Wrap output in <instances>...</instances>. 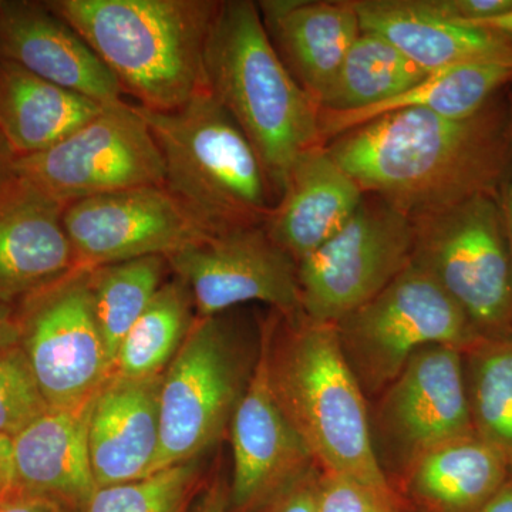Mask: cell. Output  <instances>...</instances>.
Instances as JSON below:
<instances>
[{"mask_svg": "<svg viewBox=\"0 0 512 512\" xmlns=\"http://www.w3.org/2000/svg\"><path fill=\"white\" fill-rule=\"evenodd\" d=\"M325 147L363 194L412 222L473 198L503 197L512 178L508 104L500 94L466 119L426 110L384 114Z\"/></svg>", "mask_w": 512, "mask_h": 512, "instance_id": "obj_1", "label": "cell"}, {"mask_svg": "<svg viewBox=\"0 0 512 512\" xmlns=\"http://www.w3.org/2000/svg\"><path fill=\"white\" fill-rule=\"evenodd\" d=\"M264 332L276 400L320 470L396 491L377 461L367 397L343 356L335 323L276 313Z\"/></svg>", "mask_w": 512, "mask_h": 512, "instance_id": "obj_2", "label": "cell"}, {"mask_svg": "<svg viewBox=\"0 0 512 512\" xmlns=\"http://www.w3.org/2000/svg\"><path fill=\"white\" fill-rule=\"evenodd\" d=\"M204 67L207 89L244 131L281 197L293 163L323 146L320 109L282 62L255 2H220Z\"/></svg>", "mask_w": 512, "mask_h": 512, "instance_id": "obj_3", "label": "cell"}, {"mask_svg": "<svg viewBox=\"0 0 512 512\" xmlns=\"http://www.w3.org/2000/svg\"><path fill=\"white\" fill-rule=\"evenodd\" d=\"M70 26L148 110L183 106L205 84L215 0H53Z\"/></svg>", "mask_w": 512, "mask_h": 512, "instance_id": "obj_4", "label": "cell"}, {"mask_svg": "<svg viewBox=\"0 0 512 512\" xmlns=\"http://www.w3.org/2000/svg\"><path fill=\"white\" fill-rule=\"evenodd\" d=\"M163 157L165 188L217 234L264 224L275 192L244 131L205 87L183 106H137Z\"/></svg>", "mask_w": 512, "mask_h": 512, "instance_id": "obj_5", "label": "cell"}, {"mask_svg": "<svg viewBox=\"0 0 512 512\" xmlns=\"http://www.w3.org/2000/svg\"><path fill=\"white\" fill-rule=\"evenodd\" d=\"M254 348L227 312L195 319L161 380L154 473L201 460L221 439L254 373Z\"/></svg>", "mask_w": 512, "mask_h": 512, "instance_id": "obj_6", "label": "cell"}, {"mask_svg": "<svg viewBox=\"0 0 512 512\" xmlns=\"http://www.w3.org/2000/svg\"><path fill=\"white\" fill-rule=\"evenodd\" d=\"M335 328L367 400L377 399L417 350L443 345L466 352L484 339L443 286L414 261Z\"/></svg>", "mask_w": 512, "mask_h": 512, "instance_id": "obj_7", "label": "cell"}, {"mask_svg": "<svg viewBox=\"0 0 512 512\" xmlns=\"http://www.w3.org/2000/svg\"><path fill=\"white\" fill-rule=\"evenodd\" d=\"M501 198L484 195L413 222V261L485 339L512 335V268Z\"/></svg>", "mask_w": 512, "mask_h": 512, "instance_id": "obj_8", "label": "cell"}, {"mask_svg": "<svg viewBox=\"0 0 512 512\" xmlns=\"http://www.w3.org/2000/svg\"><path fill=\"white\" fill-rule=\"evenodd\" d=\"M16 175L64 205L165 183L156 140L126 100L104 106L55 146L18 157Z\"/></svg>", "mask_w": 512, "mask_h": 512, "instance_id": "obj_9", "label": "cell"}, {"mask_svg": "<svg viewBox=\"0 0 512 512\" xmlns=\"http://www.w3.org/2000/svg\"><path fill=\"white\" fill-rule=\"evenodd\" d=\"M19 346L50 409L89 403L113 376L94 318L89 269L69 275L16 305Z\"/></svg>", "mask_w": 512, "mask_h": 512, "instance_id": "obj_10", "label": "cell"}, {"mask_svg": "<svg viewBox=\"0 0 512 512\" xmlns=\"http://www.w3.org/2000/svg\"><path fill=\"white\" fill-rule=\"evenodd\" d=\"M373 448L383 473L404 476L417 458L450 441L476 436L463 350H417L370 412ZM389 478V477H387Z\"/></svg>", "mask_w": 512, "mask_h": 512, "instance_id": "obj_11", "label": "cell"}, {"mask_svg": "<svg viewBox=\"0 0 512 512\" xmlns=\"http://www.w3.org/2000/svg\"><path fill=\"white\" fill-rule=\"evenodd\" d=\"M414 241L409 218L365 195L342 231L298 262L303 315L336 323L365 305L410 265Z\"/></svg>", "mask_w": 512, "mask_h": 512, "instance_id": "obj_12", "label": "cell"}, {"mask_svg": "<svg viewBox=\"0 0 512 512\" xmlns=\"http://www.w3.org/2000/svg\"><path fill=\"white\" fill-rule=\"evenodd\" d=\"M187 285L197 318L261 302L282 318L303 315L298 262L269 237L264 224L217 232L167 256Z\"/></svg>", "mask_w": 512, "mask_h": 512, "instance_id": "obj_13", "label": "cell"}, {"mask_svg": "<svg viewBox=\"0 0 512 512\" xmlns=\"http://www.w3.org/2000/svg\"><path fill=\"white\" fill-rule=\"evenodd\" d=\"M63 222L77 266L84 269L144 256L167 258L214 234L165 185L70 202Z\"/></svg>", "mask_w": 512, "mask_h": 512, "instance_id": "obj_14", "label": "cell"}, {"mask_svg": "<svg viewBox=\"0 0 512 512\" xmlns=\"http://www.w3.org/2000/svg\"><path fill=\"white\" fill-rule=\"evenodd\" d=\"M228 429L232 447L228 512H255L286 485L318 466L272 390L264 326L254 373Z\"/></svg>", "mask_w": 512, "mask_h": 512, "instance_id": "obj_15", "label": "cell"}, {"mask_svg": "<svg viewBox=\"0 0 512 512\" xmlns=\"http://www.w3.org/2000/svg\"><path fill=\"white\" fill-rule=\"evenodd\" d=\"M0 59L103 106L123 100L116 77L47 2L0 0Z\"/></svg>", "mask_w": 512, "mask_h": 512, "instance_id": "obj_16", "label": "cell"}, {"mask_svg": "<svg viewBox=\"0 0 512 512\" xmlns=\"http://www.w3.org/2000/svg\"><path fill=\"white\" fill-rule=\"evenodd\" d=\"M64 208L19 177L0 191V302L16 306L79 268Z\"/></svg>", "mask_w": 512, "mask_h": 512, "instance_id": "obj_17", "label": "cell"}, {"mask_svg": "<svg viewBox=\"0 0 512 512\" xmlns=\"http://www.w3.org/2000/svg\"><path fill=\"white\" fill-rule=\"evenodd\" d=\"M163 375L111 376L94 396L89 450L97 487L141 480L154 473L160 453Z\"/></svg>", "mask_w": 512, "mask_h": 512, "instance_id": "obj_18", "label": "cell"}, {"mask_svg": "<svg viewBox=\"0 0 512 512\" xmlns=\"http://www.w3.org/2000/svg\"><path fill=\"white\" fill-rule=\"evenodd\" d=\"M363 200L359 185L326 147H313L293 163L264 227L279 247L301 262L342 231Z\"/></svg>", "mask_w": 512, "mask_h": 512, "instance_id": "obj_19", "label": "cell"}, {"mask_svg": "<svg viewBox=\"0 0 512 512\" xmlns=\"http://www.w3.org/2000/svg\"><path fill=\"white\" fill-rule=\"evenodd\" d=\"M363 32L377 33L429 73L512 63V37L437 15L426 0H350Z\"/></svg>", "mask_w": 512, "mask_h": 512, "instance_id": "obj_20", "label": "cell"}, {"mask_svg": "<svg viewBox=\"0 0 512 512\" xmlns=\"http://www.w3.org/2000/svg\"><path fill=\"white\" fill-rule=\"evenodd\" d=\"M93 399L74 409H49L13 437L15 491L74 512L89 501L97 490L89 450Z\"/></svg>", "mask_w": 512, "mask_h": 512, "instance_id": "obj_21", "label": "cell"}, {"mask_svg": "<svg viewBox=\"0 0 512 512\" xmlns=\"http://www.w3.org/2000/svg\"><path fill=\"white\" fill-rule=\"evenodd\" d=\"M256 5L282 62L319 106L362 33L352 2L265 0Z\"/></svg>", "mask_w": 512, "mask_h": 512, "instance_id": "obj_22", "label": "cell"}, {"mask_svg": "<svg viewBox=\"0 0 512 512\" xmlns=\"http://www.w3.org/2000/svg\"><path fill=\"white\" fill-rule=\"evenodd\" d=\"M103 107L0 59V134L18 157L55 146Z\"/></svg>", "mask_w": 512, "mask_h": 512, "instance_id": "obj_23", "label": "cell"}, {"mask_svg": "<svg viewBox=\"0 0 512 512\" xmlns=\"http://www.w3.org/2000/svg\"><path fill=\"white\" fill-rule=\"evenodd\" d=\"M510 471L494 447L470 436L427 451L403 481L427 512H477L507 483Z\"/></svg>", "mask_w": 512, "mask_h": 512, "instance_id": "obj_24", "label": "cell"}, {"mask_svg": "<svg viewBox=\"0 0 512 512\" xmlns=\"http://www.w3.org/2000/svg\"><path fill=\"white\" fill-rule=\"evenodd\" d=\"M512 84V63H478L429 74L392 100L362 110H320L323 146L333 138L402 110H426L447 119H466L483 110L504 87Z\"/></svg>", "mask_w": 512, "mask_h": 512, "instance_id": "obj_25", "label": "cell"}, {"mask_svg": "<svg viewBox=\"0 0 512 512\" xmlns=\"http://www.w3.org/2000/svg\"><path fill=\"white\" fill-rule=\"evenodd\" d=\"M429 74L383 36L362 30L319 107L352 111L379 106L423 82Z\"/></svg>", "mask_w": 512, "mask_h": 512, "instance_id": "obj_26", "label": "cell"}, {"mask_svg": "<svg viewBox=\"0 0 512 512\" xmlns=\"http://www.w3.org/2000/svg\"><path fill=\"white\" fill-rule=\"evenodd\" d=\"M197 319L190 289L177 276L165 281L128 330L114 359L113 376L147 379L163 375Z\"/></svg>", "mask_w": 512, "mask_h": 512, "instance_id": "obj_27", "label": "cell"}, {"mask_svg": "<svg viewBox=\"0 0 512 512\" xmlns=\"http://www.w3.org/2000/svg\"><path fill=\"white\" fill-rule=\"evenodd\" d=\"M168 271L165 256H144L89 269L94 318L113 365L124 336L160 291Z\"/></svg>", "mask_w": 512, "mask_h": 512, "instance_id": "obj_28", "label": "cell"}, {"mask_svg": "<svg viewBox=\"0 0 512 512\" xmlns=\"http://www.w3.org/2000/svg\"><path fill=\"white\" fill-rule=\"evenodd\" d=\"M463 359L474 433L512 470V335L478 340Z\"/></svg>", "mask_w": 512, "mask_h": 512, "instance_id": "obj_29", "label": "cell"}, {"mask_svg": "<svg viewBox=\"0 0 512 512\" xmlns=\"http://www.w3.org/2000/svg\"><path fill=\"white\" fill-rule=\"evenodd\" d=\"M201 460L164 468L141 480L97 487L76 512H188Z\"/></svg>", "mask_w": 512, "mask_h": 512, "instance_id": "obj_30", "label": "cell"}, {"mask_svg": "<svg viewBox=\"0 0 512 512\" xmlns=\"http://www.w3.org/2000/svg\"><path fill=\"white\" fill-rule=\"evenodd\" d=\"M49 409L22 348L0 350V434L13 439Z\"/></svg>", "mask_w": 512, "mask_h": 512, "instance_id": "obj_31", "label": "cell"}, {"mask_svg": "<svg viewBox=\"0 0 512 512\" xmlns=\"http://www.w3.org/2000/svg\"><path fill=\"white\" fill-rule=\"evenodd\" d=\"M318 512H403L396 491H383L342 474L319 471Z\"/></svg>", "mask_w": 512, "mask_h": 512, "instance_id": "obj_32", "label": "cell"}, {"mask_svg": "<svg viewBox=\"0 0 512 512\" xmlns=\"http://www.w3.org/2000/svg\"><path fill=\"white\" fill-rule=\"evenodd\" d=\"M320 468L306 471L293 480L255 512H318L316 488H318Z\"/></svg>", "mask_w": 512, "mask_h": 512, "instance_id": "obj_33", "label": "cell"}, {"mask_svg": "<svg viewBox=\"0 0 512 512\" xmlns=\"http://www.w3.org/2000/svg\"><path fill=\"white\" fill-rule=\"evenodd\" d=\"M437 15L457 23H474L512 10V0H426Z\"/></svg>", "mask_w": 512, "mask_h": 512, "instance_id": "obj_34", "label": "cell"}, {"mask_svg": "<svg viewBox=\"0 0 512 512\" xmlns=\"http://www.w3.org/2000/svg\"><path fill=\"white\" fill-rule=\"evenodd\" d=\"M0 512H69V510L50 498L12 491L0 498Z\"/></svg>", "mask_w": 512, "mask_h": 512, "instance_id": "obj_35", "label": "cell"}, {"mask_svg": "<svg viewBox=\"0 0 512 512\" xmlns=\"http://www.w3.org/2000/svg\"><path fill=\"white\" fill-rule=\"evenodd\" d=\"M15 491L13 468V439L0 434V498Z\"/></svg>", "mask_w": 512, "mask_h": 512, "instance_id": "obj_36", "label": "cell"}, {"mask_svg": "<svg viewBox=\"0 0 512 512\" xmlns=\"http://www.w3.org/2000/svg\"><path fill=\"white\" fill-rule=\"evenodd\" d=\"M190 512H228V488L215 481L197 498Z\"/></svg>", "mask_w": 512, "mask_h": 512, "instance_id": "obj_37", "label": "cell"}, {"mask_svg": "<svg viewBox=\"0 0 512 512\" xmlns=\"http://www.w3.org/2000/svg\"><path fill=\"white\" fill-rule=\"evenodd\" d=\"M19 345V325L16 306L0 302V350Z\"/></svg>", "mask_w": 512, "mask_h": 512, "instance_id": "obj_38", "label": "cell"}, {"mask_svg": "<svg viewBox=\"0 0 512 512\" xmlns=\"http://www.w3.org/2000/svg\"><path fill=\"white\" fill-rule=\"evenodd\" d=\"M16 160L18 156L13 153L12 148L6 143L5 138L0 134V191L5 190L9 184L18 178L16 175Z\"/></svg>", "mask_w": 512, "mask_h": 512, "instance_id": "obj_39", "label": "cell"}, {"mask_svg": "<svg viewBox=\"0 0 512 512\" xmlns=\"http://www.w3.org/2000/svg\"><path fill=\"white\" fill-rule=\"evenodd\" d=\"M477 512H512V480H508Z\"/></svg>", "mask_w": 512, "mask_h": 512, "instance_id": "obj_40", "label": "cell"}, {"mask_svg": "<svg viewBox=\"0 0 512 512\" xmlns=\"http://www.w3.org/2000/svg\"><path fill=\"white\" fill-rule=\"evenodd\" d=\"M461 25L494 30V32L504 33V35L512 37V10L503 13V15L495 16V18L480 20V22L474 23H461Z\"/></svg>", "mask_w": 512, "mask_h": 512, "instance_id": "obj_41", "label": "cell"}, {"mask_svg": "<svg viewBox=\"0 0 512 512\" xmlns=\"http://www.w3.org/2000/svg\"><path fill=\"white\" fill-rule=\"evenodd\" d=\"M501 204H503L505 234H507L508 251H510L512 268V178L507 187H505Z\"/></svg>", "mask_w": 512, "mask_h": 512, "instance_id": "obj_42", "label": "cell"}, {"mask_svg": "<svg viewBox=\"0 0 512 512\" xmlns=\"http://www.w3.org/2000/svg\"><path fill=\"white\" fill-rule=\"evenodd\" d=\"M508 104V126H510V138H511V147H512V92L510 97L507 100Z\"/></svg>", "mask_w": 512, "mask_h": 512, "instance_id": "obj_43", "label": "cell"}]
</instances>
